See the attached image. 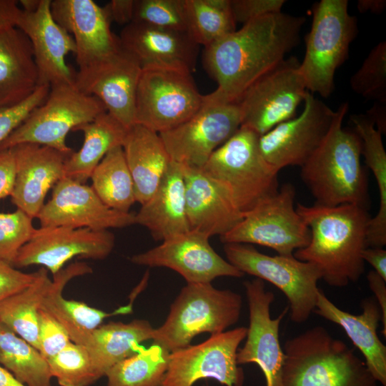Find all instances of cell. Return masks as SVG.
I'll return each mask as SVG.
<instances>
[{"mask_svg": "<svg viewBox=\"0 0 386 386\" xmlns=\"http://www.w3.org/2000/svg\"><path fill=\"white\" fill-rule=\"evenodd\" d=\"M16 160L11 149L0 152V201L11 195L16 179Z\"/></svg>", "mask_w": 386, "mask_h": 386, "instance_id": "obj_47", "label": "cell"}, {"mask_svg": "<svg viewBox=\"0 0 386 386\" xmlns=\"http://www.w3.org/2000/svg\"><path fill=\"white\" fill-rule=\"evenodd\" d=\"M224 251L227 261L244 274L267 281L284 293L292 322L302 323L308 320L320 290L317 282L322 279L314 264L294 255H267L247 244H225Z\"/></svg>", "mask_w": 386, "mask_h": 386, "instance_id": "obj_9", "label": "cell"}, {"mask_svg": "<svg viewBox=\"0 0 386 386\" xmlns=\"http://www.w3.org/2000/svg\"><path fill=\"white\" fill-rule=\"evenodd\" d=\"M242 307V296L235 292L211 283H187L152 340L170 352L185 348L201 333L219 334L236 324Z\"/></svg>", "mask_w": 386, "mask_h": 386, "instance_id": "obj_5", "label": "cell"}, {"mask_svg": "<svg viewBox=\"0 0 386 386\" xmlns=\"http://www.w3.org/2000/svg\"><path fill=\"white\" fill-rule=\"evenodd\" d=\"M71 342L66 329L51 314L39 310L38 350L46 360L52 357Z\"/></svg>", "mask_w": 386, "mask_h": 386, "instance_id": "obj_43", "label": "cell"}, {"mask_svg": "<svg viewBox=\"0 0 386 386\" xmlns=\"http://www.w3.org/2000/svg\"><path fill=\"white\" fill-rule=\"evenodd\" d=\"M248 302L249 322L244 346L238 350L239 365L255 363L261 369L266 386H279L284 353L279 342V327L289 311L287 305L272 319L270 306L274 300L263 280L256 278L244 282Z\"/></svg>", "mask_w": 386, "mask_h": 386, "instance_id": "obj_19", "label": "cell"}, {"mask_svg": "<svg viewBox=\"0 0 386 386\" xmlns=\"http://www.w3.org/2000/svg\"><path fill=\"white\" fill-rule=\"evenodd\" d=\"M189 32L207 47L236 30L231 0H185Z\"/></svg>", "mask_w": 386, "mask_h": 386, "instance_id": "obj_38", "label": "cell"}, {"mask_svg": "<svg viewBox=\"0 0 386 386\" xmlns=\"http://www.w3.org/2000/svg\"><path fill=\"white\" fill-rule=\"evenodd\" d=\"M55 21L74 39L79 68L102 60L121 49L119 36L103 7L92 0H53Z\"/></svg>", "mask_w": 386, "mask_h": 386, "instance_id": "obj_23", "label": "cell"}, {"mask_svg": "<svg viewBox=\"0 0 386 386\" xmlns=\"http://www.w3.org/2000/svg\"><path fill=\"white\" fill-rule=\"evenodd\" d=\"M284 0H231V8L236 23L243 24L254 19L281 12Z\"/></svg>", "mask_w": 386, "mask_h": 386, "instance_id": "obj_45", "label": "cell"}, {"mask_svg": "<svg viewBox=\"0 0 386 386\" xmlns=\"http://www.w3.org/2000/svg\"><path fill=\"white\" fill-rule=\"evenodd\" d=\"M348 104H342L320 145L301 167V177L316 204H357L367 209L368 182L361 163L362 142L342 127Z\"/></svg>", "mask_w": 386, "mask_h": 386, "instance_id": "obj_3", "label": "cell"}, {"mask_svg": "<svg viewBox=\"0 0 386 386\" xmlns=\"http://www.w3.org/2000/svg\"><path fill=\"white\" fill-rule=\"evenodd\" d=\"M154 328L147 320L109 322L93 331L84 345L97 380L122 360L134 355L141 344L152 339Z\"/></svg>", "mask_w": 386, "mask_h": 386, "instance_id": "obj_31", "label": "cell"}, {"mask_svg": "<svg viewBox=\"0 0 386 386\" xmlns=\"http://www.w3.org/2000/svg\"><path fill=\"white\" fill-rule=\"evenodd\" d=\"M142 68L121 46L116 53L79 68L74 84L102 102L107 112L129 129L135 124V102Z\"/></svg>", "mask_w": 386, "mask_h": 386, "instance_id": "obj_17", "label": "cell"}, {"mask_svg": "<svg viewBox=\"0 0 386 386\" xmlns=\"http://www.w3.org/2000/svg\"><path fill=\"white\" fill-rule=\"evenodd\" d=\"M357 33V19L350 14L347 0L315 4L311 29L305 36V55L300 65L309 92L323 98L332 94L335 71L348 58Z\"/></svg>", "mask_w": 386, "mask_h": 386, "instance_id": "obj_6", "label": "cell"}, {"mask_svg": "<svg viewBox=\"0 0 386 386\" xmlns=\"http://www.w3.org/2000/svg\"><path fill=\"white\" fill-rule=\"evenodd\" d=\"M305 21L304 16L282 11L267 14L204 47V67L217 84L209 94L220 102H237L298 44Z\"/></svg>", "mask_w": 386, "mask_h": 386, "instance_id": "obj_1", "label": "cell"}, {"mask_svg": "<svg viewBox=\"0 0 386 386\" xmlns=\"http://www.w3.org/2000/svg\"><path fill=\"white\" fill-rule=\"evenodd\" d=\"M369 287L374 293L376 301L381 311L383 326L382 334L386 337V280L381 277L374 270H371L367 274Z\"/></svg>", "mask_w": 386, "mask_h": 386, "instance_id": "obj_49", "label": "cell"}, {"mask_svg": "<svg viewBox=\"0 0 386 386\" xmlns=\"http://www.w3.org/2000/svg\"><path fill=\"white\" fill-rule=\"evenodd\" d=\"M21 12L19 1L0 0V31L16 26Z\"/></svg>", "mask_w": 386, "mask_h": 386, "instance_id": "obj_50", "label": "cell"}, {"mask_svg": "<svg viewBox=\"0 0 386 386\" xmlns=\"http://www.w3.org/2000/svg\"><path fill=\"white\" fill-rule=\"evenodd\" d=\"M300 114L280 123L259 137V149L277 171L300 166L320 145L332 122L335 111L307 91Z\"/></svg>", "mask_w": 386, "mask_h": 386, "instance_id": "obj_15", "label": "cell"}, {"mask_svg": "<svg viewBox=\"0 0 386 386\" xmlns=\"http://www.w3.org/2000/svg\"><path fill=\"white\" fill-rule=\"evenodd\" d=\"M385 0H359L357 9L360 12L370 11L372 13H381L385 8Z\"/></svg>", "mask_w": 386, "mask_h": 386, "instance_id": "obj_52", "label": "cell"}, {"mask_svg": "<svg viewBox=\"0 0 386 386\" xmlns=\"http://www.w3.org/2000/svg\"><path fill=\"white\" fill-rule=\"evenodd\" d=\"M352 89L359 95L386 102V43L371 49L360 68L350 79Z\"/></svg>", "mask_w": 386, "mask_h": 386, "instance_id": "obj_41", "label": "cell"}, {"mask_svg": "<svg viewBox=\"0 0 386 386\" xmlns=\"http://www.w3.org/2000/svg\"><path fill=\"white\" fill-rule=\"evenodd\" d=\"M134 0H112L103 8L111 22L124 26L133 21Z\"/></svg>", "mask_w": 386, "mask_h": 386, "instance_id": "obj_48", "label": "cell"}, {"mask_svg": "<svg viewBox=\"0 0 386 386\" xmlns=\"http://www.w3.org/2000/svg\"><path fill=\"white\" fill-rule=\"evenodd\" d=\"M209 236L189 230L144 252L131 262L149 267H166L179 274L187 283H211L219 277H242L244 274L212 248Z\"/></svg>", "mask_w": 386, "mask_h": 386, "instance_id": "obj_18", "label": "cell"}, {"mask_svg": "<svg viewBox=\"0 0 386 386\" xmlns=\"http://www.w3.org/2000/svg\"><path fill=\"white\" fill-rule=\"evenodd\" d=\"M127 130L107 112L77 127L74 131L83 133V144L66 158L64 177L84 184L104 156L112 149L122 146Z\"/></svg>", "mask_w": 386, "mask_h": 386, "instance_id": "obj_32", "label": "cell"}, {"mask_svg": "<svg viewBox=\"0 0 386 386\" xmlns=\"http://www.w3.org/2000/svg\"><path fill=\"white\" fill-rule=\"evenodd\" d=\"M41 227H70L108 230L135 224V214L107 206L91 187L64 177L37 215Z\"/></svg>", "mask_w": 386, "mask_h": 386, "instance_id": "obj_20", "label": "cell"}, {"mask_svg": "<svg viewBox=\"0 0 386 386\" xmlns=\"http://www.w3.org/2000/svg\"><path fill=\"white\" fill-rule=\"evenodd\" d=\"M259 137L249 127L241 126L212 153L202 168L229 189L243 213L279 190L278 171L261 154Z\"/></svg>", "mask_w": 386, "mask_h": 386, "instance_id": "obj_7", "label": "cell"}, {"mask_svg": "<svg viewBox=\"0 0 386 386\" xmlns=\"http://www.w3.org/2000/svg\"><path fill=\"white\" fill-rule=\"evenodd\" d=\"M237 102L204 95L200 108L179 126L159 135L172 161L202 169L212 153L241 127Z\"/></svg>", "mask_w": 386, "mask_h": 386, "instance_id": "obj_12", "label": "cell"}, {"mask_svg": "<svg viewBox=\"0 0 386 386\" xmlns=\"http://www.w3.org/2000/svg\"><path fill=\"white\" fill-rule=\"evenodd\" d=\"M0 386H26L18 381L14 376L0 365Z\"/></svg>", "mask_w": 386, "mask_h": 386, "instance_id": "obj_53", "label": "cell"}, {"mask_svg": "<svg viewBox=\"0 0 386 386\" xmlns=\"http://www.w3.org/2000/svg\"><path fill=\"white\" fill-rule=\"evenodd\" d=\"M294 56L284 59L253 83L237 101L242 124L261 136L296 115L307 89Z\"/></svg>", "mask_w": 386, "mask_h": 386, "instance_id": "obj_13", "label": "cell"}, {"mask_svg": "<svg viewBox=\"0 0 386 386\" xmlns=\"http://www.w3.org/2000/svg\"><path fill=\"white\" fill-rule=\"evenodd\" d=\"M0 365L26 386H51L47 361L37 349L1 321Z\"/></svg>", "mask_w": 386, "mask_h": 386, "instance_id": "obj_36", "label": "cell"}, {"mask_svg": "<svg viewBox=\"0 0 386 386\" xmlns=\"http://www.w3.org/2000/svg\"><path fill=\"white\" fill-rule=\"evenodd\" d=\"M36 229L33 218L19 209L9 213L0 212V262L12 265Z\"/></svg>", "mask_w": 386, "mask_h": 386, "instance_id": "obj_42", "label": "cell"}, {"mask_svg": "<svg viewBox=\"0 0 386 386\" xmlns=\"http://www.w3.org/2000/svg\"><path fill=\"white\" fill-rule=\"evenodd\" d=\"M360 315L342 310L320 290L313 312L340 326L353 345L359 349L374 378L386 386V346L379 338L377 328L382 320L381 311L375 299L362 302Z\"/></svg>", "mask_w": 386, "mask_h": 386, "instance_id": "obj_27", "label": "cell"}, {"mask_svg": "<svg viewBox=\"0 0 386 386\" xmlns=\"http://www.w3.org/2000/svg\"><path fill=\"white\" fill-rule=\"evenodd\" d=\"M37 274L38 270L26 273L0 262V302L31 284Z\"/></svg>", "mask_w": 386, "mask_h": 386, "instance_id": "obj_46", "label": "cell"}, {"mask_svg": "<svg viewBox=\"0 0 386 386\" xmlns=\"http://www.w3.org/2000/svg\"><path fill=\"white\" fill-rule=\"evenodd\" d=\"M51 281L41 267L31 284L0 302V321L37 350L39 310Z\"/></svg>", "mask_w": 386, "mask_h": 386, "instance_id": "obj_34", "label": "cell"}, {"mask_svg": "<svg viewBox=\"0 0 386 386\" xmlns=\"http://www.w3.org/2000/svg\"><path fill=\"white\" fill-rule=\"evenodd\" d=\"M204 99L190 73L142 69L136 94L135 124L165 132L192 116Z\"/></svg>", "mask_w": 386, "mask_h": 386, "instance_id": "obj_11", "label": "cell"}, {"mask_svg": "<svg viewBox=\"0 0 386 386\" xmlns=\"http://www.w3.org/2000/svg\"><path fill=\"white\" fill-rule=\"evenodd\" d=\"M350 119L362 142V155L375 178L379 191V209L369 221L367 247H383L386 244V152L382 133L368 116L353 114Z\"/></svg>", "mask_w": 386, "mask_h": 386, "instance_id": "obj_33", "label": "cell"}, {"mask_svg": "<svg viewBox=\"0 0 386 386\" xmlns=\"http://www.w3.org/2000/svg\"><path fill=\"white\" fill-rule=\"evenodd\" d=\"M91 268L84 262H74L53 275L51 284L45 295L41 309L51 314L67 331L71 342L85 345L94 330L109 317L132 312L133 302L147 286L148 279L142 277L133 292L129 304L112 312L91 307L84 302L67 300L62 292L72 279L90 274Z\"/></svg>", "mask_w": 386, "mask_h": 386, "instance_id": "obj_25", "label": "cell"}, {"mask_svg": "<svg viewBox=\"0 0 386 386\" xmlns=\"http://www.w3.org/2000/svg\"><path fill=\"white\" fill-rule=\"evenodd\" d=\"M295 208L310 229V239L294 257L314 264L331 287H344L357 282L365 271L362 253L367 247L371 218L367 209L350 204L325 207L300 203Z\"/></svg>", "mask_w": 386, "mask_h": 386, "instance_id": "obj_2", "label": "cell"}, {"mask_svg": "<svg viewBox=\"0 0 386 386\" xmlns=\"http://www.w3.org/2000/svg\"><path fill=\"white\" fill-rule=\"evenodd\" d=\"M279 386H378L353 349L315 326L287 340Z\"/></svg>", "mask_w": 386, "mask_h": 386, "instance_id": "obj_4", "label": "cell"}, {"mask_svg": "<svg viewBox=\"0 0 386 386\" xmlns=\"http://www.w3.org/2000/svg\"><path fill=\"white\" fill-rule=\"evenodd\" d=\"M132 21L189 34L185 0H134Z\"/></svg>", "mask_w": 386, "mask_h": 386, "instance_id": "obj_40", "label": "cell"}, {"mask_svg": "<svg viewBox=\"0 0 386 386\" xmlns=\"http://www.w3.org/2000/svg\"><path fill=\"white\" fill-rule=\"evenodd\" d=\"M182 166L189 230L223 236L243 218L229 189L202 169Z\"/></svg>", "mask_w": 386, "mask_h": 386, "instance_id": "obj_24", "label": "cell"}, {"mask_svg": "<svg viewBox=\"0 0 386 386\" xmlns=\"http://www.w3.org/2000/svg\"><path fill=\"white\" fill-rule=\"evenodd\" d=\"M122 47L142 69L177 70L192 74L199 45L189 33L132 21L119 36Z\"/></svg>", "mask_w": 386, "mask_h": 386, "instance_id": "obj_22", "label": "cell"}, {"mask_svg": "<svg viewBox=\"0 0 386 386\" xmlns=\"http://www.w3.org/2000/svg\"><path fill=\"white\" fill-rule=\"evenodd\" d=\"M51 0H39L32 11L21 9L16 27L29 38L38 70L39 86L74 84L75 74L66 62L76 52L73 37L54 19Z\"/></svg>", "mask_w": 386, "mask_h": 386, "instance_id": "obj_21", "label": "cell"}, {"mask_svg": "<svg viewBox=\"0 0 386 386\" xmlns=\"http://www.w3.org/2000/svg\"><path fill=\"white\" fill-rule=\"evenodd\" d=\"M105 112L100 100L81 92L74 84L50 86L46 100L0 144V152L32 143L69 156L74 151L66 144L69 132Z\"/></svg>", "mask_w": 386, "mask_h": 386, "instance_id": "obj_8", "label": "cell"}, {"mask_svg": "<svg viewBox=\"0 0 386 386\" xmlns=\"http://www.w3.org/2000/svg\"><path fill=\"white\" fill-rule=\"evenodd\" d=\"M50 89L49 85H41L23 102L9 108L0 109V144L26 118L29 113L41 104Z\"/></svg>", "mask_w": 386, "mask_h": 386, "instance_id": "obj_44", "label": "cell"}, {"mask_svg": "<svg viewBox=\"0 0 386 386\" xmlns=\"http://www.w3.org/2000/svg\"><path fill=\"white\" fill-rule=\"evenodd\" d=\"M38 86V70L29 38L16 26L0 31V109L23 102Z\"/></svg>", "mask_w": 386, "mask_h": 386, "instance_id": "obj_29", "label": "cell"}, {"mask_svg": "<svg viewBox=\"0 0 386 386\" xmlns=\"http://www.w3.org/2000/svg\"><path fill=\"white\" fill-rule=\"evenodd\" d=\"M91 187L109 207L129 212L136 202L134 185L122 146L112 149L92 172Z\"/></svg>", "mask_w": 386, "mask_h": 386, "instance_id": "obj_35", "label": "cell"}, {"mask_svg": "<svg viewBox=\"0 0 386 386\" xmlns=\"http://www.w3.org/2000/svg\"><path fill=\"white\" fill-rule=\"evenodd\" d=\"M247 331L245 327H236L170 352L167 370L159 386H193L207 378L226 386H242L244 375L237 362V354Z\"/></svg>", "mask_w": 386, "mask_h": 386, "instance_id": "obj_14", "label": "cell"}, {"mask_svg": "<svg viewBox=\"0 0 386 386\" xmlns=\"http://www.w3.org/2000/svg\"><path fill=\"white\" fill-rule=\"evenodd\" d=\"M46 361L60 386H89L98 380L84 345L71 342Z\"/></svg>", "mask_w": 386, "mask_h": 386, "instance_id": "obj_39", "label": "cell"}, {"mask_svg": "<svg viewBox=\"0 0 386 386\" xmlns=\"http://www.w3.org/2000/svg\"><path fill=\"white\" fill-rule=\"evenodd\" d=\"M135 224L160 241L189 231L182 164L171 162L157 189L135 214Z\"/></svg>", "mask_w": 386, "mask_h": 386, "instance_id": "obj_28", "label": "cell"}, {"mask_svg": "<svg viewBox=\"0 0 386 386\" xmlns=\"http://www.w3.org/2000/svg\"><path fill=\"white\" fill-rule=\"evenodd\" d=\"M122 148L136 202L142 205L157 189L172 160L159 134L137 124L127 130Z\"/></svg>", "mask_w": 386, "mask_h": 386, "instance_id": "obj_30", "label": "cell"}, {"mask_svg": "<svg viewBox=\"0 0 386 386\" xmlns=\"http://www.w3.org/2000/svg\"><path fill=\"white\" fill-rule=\"evenodd\" d=\"M295 187L284 184L273 195L261 200L229 232L220 237L225 244H258L277 254L292 256L307 245L310 231L295 207Z\"/></svg>", "mask_w": 386, "mask_h": 386, "instance_id": "obj_10", "label": "cell"}, {"mask_svg": "<svg viewBox=\"0 0 386 386\" xmlns=\"http://www.w3.org/2000/svg\"><path fill=\"white\" fill-rule=\"evenodd\" d=\"M114 235L109 230L49 227L36 229L19 250L12 266L20 269L41 265L53 275L74 257L101 260L112 252Z\"/></svg>", "mask_w": 386, "mask_h": 386, "instance_id": "obj_16", "label": "cell"}, {"mask_svg": "<svg viewBox=\"0 0 386 386\" xmlns=\"http://www.w3.org/2000/svg\"><path fill=\"white\" fill-rule=\"evenodd\" d=\"M170 352L154 343L117 363L106 373L107 386H159Z\"/></svg>", "mask_w": 386, "mask_h": 386, "instance_id": "obj_37", "label": "cell"}, {"mask_svg": "<svg viewBox=\"0 0 386 386\" xmlns=\"http://www.w3.org/2000/svg\"><path fill=\"white\" fill-rule=\"evenodd\" d=\"M11 149L16 168L11 202L17 209L36 218L49 190L64 177V163L69 156L51 147L32 143Z\"/></svg>", "mask_w": 386, "mask_h": 386, "instance_id": "obj_26", "label": "cell"}, {"mask_svg": "<svg viewBox=\"0 0 386 386\" xmlns=\"http://www.w3.org/2000/svg\"><path fill=\"white\" fill-rule=\"evenodd\" d=\"M362 258L368 262L374 271L386 280V250L383 247H366L362 253Z\"/></svg>", "mask_w": 386, "mask_h": 386, "instance_id": "obj_51", "label": "cell"}]
</instances>
